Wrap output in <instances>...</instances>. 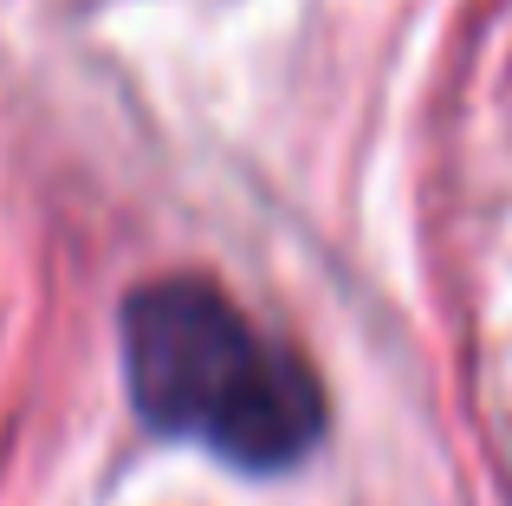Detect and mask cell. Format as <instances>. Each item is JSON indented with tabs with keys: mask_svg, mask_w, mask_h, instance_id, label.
I'll list each match as a JSON object with an SVG mask.
<instances>
[{
	"mask_svg": "<svg viewBox=\"0 0 512 506\" xmlns=\"http://www.w3.org/2000/svg\"><path fill=\"white\" fill-rule=\"evenodd\" d=\"M124 377L143 422L247 474H279L325 435L312 364L266 338L214 279L169 273L124 299Z\"/></svg>",
	"mask_w": 512,
	"mask_h": 506,
	"instance_id": "obj_1",
	"label": "cell"
}]
</instances>
